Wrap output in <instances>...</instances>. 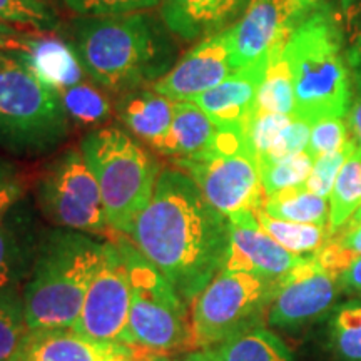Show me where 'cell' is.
Wrapping results in <instances>:
<instances>
[{
  "label": "cell",
  "instance_id": "6da1fadb",
  "mask_svg": "<svg viewBox=\"0 0 361 361\" xmlns=\"http://www.w3.org/2000/svg\"><path fill=\"white\" fill-rule=\"evenodd\" d=\"M130 243L189 305L224 269L229 221L178 168H164L130 229Z\"/></svg>",
  "mask_w": 361,
  "mask_h": 361
},
{
  "label": "cell",
  "instance_id": "7a4b0ae2",
  "mask_svg": "<svg viewBox=\"0 0 361 361\" xmlns=\"http://www.w3.org/2000/svg\"><path fill=\"white\" fill-rule=\"evenodd\" d=\"M173 37L161 17L149 12L79 17L67 32L90 82L114 96L164 78L178 59Z\"/></svg>",
  "mask_w": 361,
  "mask_h": 361
},
{
  "label": "cell",
  "instance_id": "3957f363",
  "mask_svg": "<svg viewBox=\"0 0 361 361\" xmlns=\"http://www.w3.org/2000/svg\"><path fill=\"white\" fill-rule=\"evenodd\" d=\"M295 80V116L314 123L348 114L353 87L343 17L326 0L296 27L284 45Z\"/></svg>",
  "mask_w": 361,
  "mask_h": 361
},
{
  "label": "cell",
  "instance_id": "277c9868",
  "mask_svg": "<svg viewBox=\"0 0 361 361\" xmlns=\"http://www.w3.org/2000/svg\"><path fill=\"white\" fill-rule=\"evenodd\" d=\"M106 241L64 228L45 229L30 276L22 288L30 329L71 328L101 268Z\"/></svg>",
  "mask_w": 361,
  "mask_h": 361
},
{
  "label": "cell",
  "instance_id": "5b68a950",
  "mask_svg": "<svg viewBox=\"0 0 361 361\" xmlns=\"http://www.w3.org/2000/svg\"><path fill=\"white\" fill-rule=\"evenodd\" d=\"M71 126L59 94L35 75L24 54L0 51V149L27 159L54 154Z\"/></svg>",
  "mask_w": 361,
  "mask_h": 361
},
{
  "label": "cell",
  "instance_id": "8992f818",
  "mask_svg": "<svg viewBox=\"0 0 361 361\" xmlns=\"http://www.w3.org/2000/svg\"><path fill=\"white\" fill-rule=\"evenodd\" d=\"M79 147L97 179L111 229L129 236L154 194L162 171L159 162L117 126L89 130Z\"/></svg>",
  "mask_w": 361,
  "mask_h": 361
},
{
  "label": "cell",
  "instance_id": "52a82bcc",
  "mask_svg": "<svg viewBox=\"0 0 361 361\" xmlns=\"http://www.w3.org/2000/svg\"><path fill=\"white\" fill-rule=\"evenodd\" d=\"M117 243L128 264L133 300L124 345L151 351L192 348V326L189 303L176 288L137 251L128 236L119 234Z\"/></svg>",
  "mask_w": 361,
  "mask_h": 361
},
{
  "label": "cell",
  "instance_id": "ba28073f",
  "mask_svg": "<svg viewBox=\"0 0 361 361\" xmlns=\"http://www.w3.org/2000/svg\"><path fill=\"white\" fill-rule=\"evenodd\" d=\"M278 284L246 271H221L192 301V348H214L229 338L261 326Z\"/></svg>",
  "mask_w": 361,
  "mask_h": 361
},
{
  "label": "cell",
  "instance_id": "9c48e42d",
  "mask_svg": "<svg viewBox=\"0 0 361 361\" xmlns=\"http://www.w3.org/2000/svg\"><path fill=\"white\" fill-rule=\"evenodd\" d=\"M173 162L191 176L211 206L226 218L243 209L263 207L258 159L247 144L245 128H219L209 151Z\"/></svg>",
  "mask_w": 361,
  "mask_h": 361
},
{
  "label": "cell",
  "instance_id": "30bf717a",
  "mask_svg": "<svg viewBox=\"0 0 361 361\" xmlns=\"http://www.w3.org/2000/svg\"><path fill=\"white\" fill-rule=\"evenodd\" d=\"M34 196L40 214L54 228L90 236L114 233L107 223L97 179L80 147L64 149L44 166L34 183Z\"/></svg>",
  "mask_w": 361,
  "mask_h": 361
},
{
  "label": "cell",
  "instance_id": "8fae6325",
  "mask_svg": "<svg viewBox=\"0 0 361 361\" xmlns=\"http://www.w3.org/2000/svg\"><path fill=\"white\" fill-rule=\"evenodd\" d=\"M133 288L128 264L116 241H106L104 259L85 293L72 329L94 340L123 343L129 322Z\"/></svg>",
  "mask_w": 361,
  "mask_h": 361
},
{
  "label": "cell",
  "instance_id": "7c38bea8",
  "mask_svg": "<svg viewBox=\"0 0 361 361\" xmlns=\"http://www.w3.org/2000/svg\"><path fill=\"white\" fill-rule=\"evenodd\" d=\"M340 284L314 256H303L278 284L276 296L268 310L271 328L296 331L318 322L331 311Z\"/></svg>",
  "mask_w": 361,
  "mask_h": 361
},
{
  "label": "cell",
  "instance_id": "4fadbf2b",
  "mask_svg": "<svg viewBox=\"0 0 361 361\" xmlns=\"http://www.w3.org/2000/svg\"><path fill=\"white\" fill-rule=\"evenodd\" d=\"M323 2L326 0H251L241 19L231 27L234 69L266 56Z\"/></svg>",
  "mask_w": 361,
  "mask_h": 361
},
{
  "label": "cell",
  "instance_id": "5bb4252c",
  "mask_svg": "<svg viewBox=\"0 0 361 361\" xmlns=\"http://www.w3.org/2000/svg\"><path fill=\"white\" fill-rule=\"evenodd\" d=\"M231 29L202 39L173 66L168 74L147 89L171 101H188L214 89L233 74Z\"/></svg>",
  "mask_w": 361,
  "mask_h": 361
},
{
  "label": "cell",
  "instance_id": "9a60e30c",
  "mask_svg": "<svg viewBox=\"0 0 361 361\" xmlns=\"http://www.w3.org/2000/svg\"><path fill=\"white\" fill-rule=\"evenodd\" d=\"M229 221V252L226 271H246L259 276L281 281L303 256H296L278 245L261 228L255 211L243 209Z\"/></svg>",
  "mask_w": 361,
  "mask_h": 361
},
{
  "label": "cell",
  "instance_id": "2e32d148",
  "mask_svg": "<svg viewBox=\"0 0 361 361\" xmlns=\"http://www.w3.org/2000/svg\"><path fill=\"white\" fill-rule=\"evenodd\" d=\"M44 231L27 197L0 219V293L24 288Z\"/></svg>",
  "mask_w": 361,
  "mask_h": 361
},
{
  "label": "cell",
  "instance_id": "e0dca14e",
  "mask_svg": "<svg viewBox=\"0 0 361 361\" xmlns=\"http://www.w3.org/2000/svg\"><path fill=\"white\" fill-rule=\"evenodd\" d=\"M251 0H162L159 17L180 42H200L231 29Z\"/></svg>",
  "mask_w": 361,
  "mask_h": 361
},
{
  "label": "cell",
  "instance_id": "ac0fdd59",
  "mask_svg": "<svg viewBox=\"0 0 361 361\" xmlns=\"http://www.w3.org/2000/svg\"><path fill=\"white\" fill-rule=\"evenodd\" d=\"M266 61L268 54L234 71L214 89L188 101L200 106L219 128H245L246 121L255 111L259 85L264 78Z\"/></svg>",
  "mask_w": 361,
  "mask_h": 361
},
{
  "label": "cell",
  "instance_id": "d6986e66",
  "mask_svg": "<svg viewBox=\"0 0 361 361\" xmlns=\"http://www.w3.org/2000/svg\"><path fill=\"white\" fill-rule=\"evenodd\" d=\"M133 353V346L94 340L72 328H42L30 329L19 361H123Z\"/></svg>",
  "mask_w": 361,
  "mask_h": 361
},
{
  "label": "cell",
  "instance_id": "ffe728a7",
  "mask_svg": "<svg viewBox=\"0 0 361 361\" xmlns=\"http://www.w3.org/2000/svg\"><path fill=\"white\" fill-rule=\"evenodd\" d=\"M32 67L35 75L56 92L82 82L84 67L67 40L51 34L27 32L16 47Z\"/></svg>",
  "mask_w": 361,
  "mask_h": 361
},
{
  "label": "cell",
  "instance_id": "44dd1931",
  "mask_svg": "<svg viewBox=\"0 0 361 361\" xmlns=\"http://www.w3.org/2000/svg\"><path fill=\"white\" fill-rule=\"evenodd\" d=\"M116 116L134 137L156 151L173 124L174 101L147 87L137 89L119 96Z\"/></svg>",
  "mask_w": 361,
  "mask_h": 361
},
{
  "label": "cell",
  "instance_id": "7402d4cb",
  "mask_svg": "<svg viewBox=\"0 0 361 361\" xmlns=\"http://www.w3.org/2000/svg\"><path fill=\"white\" fill-rule=\"evenodd\" d=\"M219 128L191 101H174V119L156 151L171 159H188L209 151Z\"/></svg>",
  "mask_w": 361,
  "mask_h": 361
},
{
  "label": "cell",
  "instance_id": "603a6c76",
  "mask_svg": "<svg viewBox=\"0 0 361 361\" xmlns=\"http://www.w3.org/2000/svg\"><path fill=\"white\" fill-rule=\"evenodd\" d=\"M286 40H279L268 51L264 78L259 85L255 109L295 116V80H293V71L286 57V51H284Z\"/></svg>",
  "mask_w": 361,
  "mask_h": 361
},
{
  "label": "cell",
  "instance_id": "cb8c5ba5",
  "mask_svg": "<svg viewBox=\"0 0 361 361\" xmlns=\"http://www.w3.org/2000/svg\"><path fill=\"white\" fill-rule=\"evenodd\" d=\"M206 351L213 361H296L286 343L264 324Z\"/></svg>",
  "mask_w": 361,
  "mask_h": 361
},
{
  "label": "cell",
  "instance_id": "d4e9b609",
  "mask_svg": "<svg viewBox=\"0 0 361 361\" xmlns=\"http://www.w3.org/2000/svg\"><path fill=\"white\" fill-rule=\"evenodd\" d=\"M263 211L276 219L328 226L329 202L301 184L264 196Z\"/></svg>",
  "mask_w": 361,
  "mask_h": 361
},
{
  "label": "cell",
  "instance_id": "484cf974",
  "mask_svg": "<svg viewBox=\"0 0 361 361\" xmlns=\"http://www.w3.org/2000/svg\"><path fill=\"white\" fill-rule=\"evenodd\" d=\"M261 228L269 234L278 245L288 250L296 256H314L319 250L329 241L328 226L293 223V221H283L271 218L266 214L263 207L255 211Z\"/></svg>",
  "mask_w": 361,
  "mask_h": 361
},
{
  "label": "cell",
  "instance_id": "4316f807",
  "mask_svg": "<svg viewBox=\"0 0 361 361\" xmlns=\"http://www.w3.org/2000/svg\"><path fill=\"white\" fill-rule=\"evenodd\" d=\"M329 238L341 231L361 206V154L358 151L345 162L329 194Z\"/></svg>",
  "mask_w": 361,
  "mask_h": 361
},
{
  "label": "cell",
  "instance_id": "83f0119b",
  "mask_svg": "<svg viewBox=\"0 0 361 361\" xmlns=\"http://www.w3.org/2000/svg\"><path fill=\"white\" fill-rule=\"evenodd\" d=\"M29 333L22 290L0 293V361H19Z\"/></svg>",
  "mask_w": 361,
  "mask_h": 361
},
{
  "label": "cell",
  "instance_id": "f1b7e54d",
  "mask_svg": "<svg viewBox=\"0 0 361 361\" xmlns=\"http://www.w3.org/2000/svg\"><path fill=\"white\" fill-rule=\"evenodd\" d=\"M71 123L82 128L106 124L112 116L109 99L94 82H78L57 92Z\"/></svg>",
  "mask_w": 361,
  "mask_h": 361
},
{
  "label": "cell",
  "instance_id": "f546056e",
  "mask_svg": "<svg viewBox=\"0 0 361 361\" xmlns=\"http://www.w3.org/2000/svg\"><path fill=\"white\" fill-rule=\"evenodd\" d=\"M329 348L340 361H361V301L350 300L329 313Z\"/></svg>",
  "mask_w": 361,
  "mask_h": 361
},
{
  "label": "cell",
  "instance_id": "4dcf8cb0",
  "mask_svg": "<svg viewBox=\"0 0 361 361\" xmlns=\"http://www.w3.org/2000/svg\"><path fill=\"white\" fill-rule=\"evenodd\" d=\"M0 22L40 34H51L61 25L56 11L44 0H0Z\"/></svg>",
  "mask_w": 361,
  "mask_h": 361
},
{
  "label": "cell",
  "instance_id": "1f68e13d",
  "mask_svg": "<svg viewBox=\"0 0 361 361\" xmlns=\"http://www.w3.org/2000/svg\"><path fill=\"white\" fill-rule=\"evenodd\" d=\"M313 162L314 157L308 151H303L300 154L286 157V159L259 166L261 186H263L264 196L305 184L313 169Z\"/></svg>",
  "mask_w": 361,
  "mask_h": 361
},
{
  "label": "cell",
  "instance_id": "d6a6232c",
  "mask_svg": "<svg viewBox=\"0 0 361 361\" xmlns=\"http://www.w3.org/2000/svg\"><path fill=\"white\" fill-rule=\"evenodd\" d=\"M355 152L356 144L353 139L350 137V141L343 147L338 149V151L316 157L313 162V169H311L305 186L308 188L311 192L318 194V196L324 197V200H329V194L333 191L338 174H340L345 162L348 161Z\"/></svg>",
  "mask_w": 361,
  "mask_h": 361
},
{
  "label": "cell",
  "instance_id": "836d02e7",
  "mask_svg": "<svg viewBox=\"0 0 361 361\" xmlns=\"http://www.w3.org/2000/svg\"><path fill=\"white\" fill-rule=\"evenodd\" d=\"M293 116L276 114V112H266L255 109L250 119L245 124V134L251 151L255 152L256 159L266 154L273 142L276 141L279 133L286 128Z\"/></svg>",
  "mask_w": 361,
  "mask_h": 361
},
{
  "label": "cell",
  "instance_id": "e575fe53",
  "mask_svg": "<svg viewBox=\"0 0 361 361\" xmlns=\"http://www.w3.org/2000/svg\"><path fill=\"white\" fill-rule=\"evenodd\" d=\"M311 126H313V123L303 119V117L293 116L290 123L286 124V128L279 133L273 146L269 147V151L259 157L258 166L286 159V157L306 151L310 142Z\"/></svg>",
  "mask_w": 361,
  "mask_h": 361
},
{
  "label": "cell",
  "instance_id": "d590c367",
  "mask_svg": "<svg viewBox=\"0 0 361 361\" xmlns=\"http://www.w3.org/2000/svg\"><path fill=\"white\" fill-rule=\"evenodd\" d=\"M162 0H64V6L79 17H112L151 11Z\"/></svg>",
  "mask_w": 361,
  "mask_h": 361
},
{
  "label": "cell",
  "instance_id": "8d00e7d4",
  "mask_svg": "<svg viewBox=\"0 0 361 361\" xmlns=\"http://www.w3.org/2000/svg\"><path fill=\"white\" fill-rule=\"evenodd\" d=\"M348 141V126L343 121V117H322L311 126L310 142L306 151L316 159L323 154L338 151Z\"/></svg>",
  "mask_w": 361,
  "mask_h": 361
},
{
  "label": "cell",
  "instance_id": "74e56055",
  "mask_svg": "<svg viewBox=\"0 0 361 361\" xmlns=\"http://www.w3.org/2000/svg\"><path fill=\"white\" fill-rule=\"evenodd\" d=\"M30 188V176L16 162L0 161V219L24 201Z\"/></svg>",
  "mask_w": 361,
  "mask_h": 361
},
{
  "label": "cell",
  "instance_id": "f35d334b",
  "mask_svg": "<svg viewBox=\"0 0 361 361\" xmlns=\"http://www.w3.org/2000/svg\"><path fill=\"white\" fill-rule=\"evenodd\" d=\"M346 56L353 82H361V0H341Z\"/></svg>",
  "mask_w": 361,
  "mask_h": 361
},
{
  "label": "cell",
  "instance_id": "ab89813d",
  "mask_svg": "<svg viewBox=\"0 0 361 361\" xmlns=\"http://www.w3.org/2000/svg\"><path fill=\"white\" fill-rule=\"evenodd\" d=\"M355 84V96L351 99L348 114H346V126H348L350 137L356 144V151L361 154V82Z\"/></svg>",
  "mask_w": 361,
  "mask_h": 361
},
{
  "label": "cell",
  "instance_id": "60d3db41",
  "mask_svg": "<svg viewBox=\"0 0 361 361\" xmlns=\"http://www.w3.org/2000/svg\"><path fill=\"white\" fill-rule=\"evenodd\" d=\"M336 281L340 284V288L353 293V295L358 296L361 301V256H356V258L341 271L340 276L336 278Z\"/></svg>",
  "mask_w": 361,
  "mask_h": 361
},
{
  "label": "cell",
  "instance_id": "b9f144b4",
  "mask_svg": "<svg viewBox=\"0 0 361 361\" xmlns=\"http://www.w3.org/2000/svg\"><path fill=\"white\" fill-rule=\"evenodd\" d=\"M348 229L341 233L340 238H336L335 241L341 250H345L348 255L353 256H361V224L358 226H346ZM333 239V238H331Z\"/></svg>",
  "mask_w": 361,
  "mask_h": 361
},
{
  "label": "cell",
  "instance_id": "7bdbcfd3",
  "mask_svg": "<svg viewBox=\"0 0 361 361\" xmlns=\"http://www.w3.org/2000/svg\"><path fill=\"white\" fill-rule=\"evenodd\" d=\"M24 34H27V30H19L6 22H0V51H16Z\"/></svg>",
  "mask_w": 361,
  "mask_h": 361
},
{
  "label": "cell",
  "instance_id": "ee69618b",
  "mask_svg": "<svg viewBox=\"0 0 361 361\" xmlns=\"http://www.w3.org/2000/svg\"><path fill=\"white\" fill-rule=\"evenodd\" d=\"M171 361H213V358L206 350H194L189 351V353L176 356V358H171Z\"/></svg>",
  "mask_w": 361,
  "mask_h": 361
},
{
  "label": "cell",
  "instance_id": "f6af8a7d",
  "mask_svg": "<svg viewBox=\"0 0 361 361\" xmlns=\"http://www.w3.org/2000/svg\"><path fill=\"white\" fill-rule=\"evenodd\" d=\"M358 224H361V206H360V209L353 214V218L348 221V224L346 226H358Z\"/></svg>",
  "mask_w": 361,
  "mask_h": 361
},
{
  "label": "cell",
  "instance_id": "bcb514c9",
  "mask_svg": "<svg viewBox=\"0 0 361 361\" xmlns=\"http://www.w3.org/2000/svg\"><path fill=\"white\" fill-rule=\"evenodd\" d=\"M44 2H47V4H49V2H56V0H44Z\"/></svg>",
  "mask_w": 361,
  "mask_h": 361
},
{
  "label": "cell",
  "instance_id": "7dc6e473",
  "mask_svg": "<svg viewBox=\"0 0 361 361\" xmlns=\"http://www.w3.org/2000/svg\"><path fill=\"white\" fill-rule=\"evenodd\" d=\"M130 360H133V358H130ZM130 360H123V361H130Z\"/></svg>",
  "mask_w": 361,
  "mask_h": 361
},
{
  "label": "cell",
  "instance_id": "c3c4849f",
  "mask_svg": "<svg viewBox=\"0 0 361 361\" xmlns=\"http://www.w3.org/2000/svg\"><path fill=\"white\" fill-rule=\"evenodd\" d=\"M0 161H2V157H0Z\"/></svg>",
  "mask_w": 361,
  "mask_h": 361
},
{
  "label": "cell",
  "instance_id": "681fc988",
  "mask_svg": "<svg viewBox=\"0 0 361 361\" xmlns=\"http://www.w3.org/2000/svg\"><path fill=\"white\" fill-rule=\"evenodd\" d=\"M130 361H133V360H130Z\"/></svg>",
  "mask_w": 361,
  "mask_h": 361
}]
</instances>
